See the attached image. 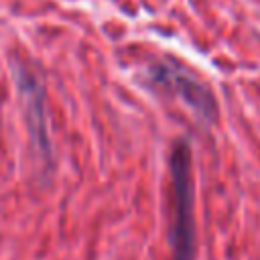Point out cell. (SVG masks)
I'll use <instances>...</instances> for the list:
<instances>
[{
	"mask_svg": "<svg viewBox=\"0 0 260 260\" xmlns=\"http://www.w3.org/2000/svg\"><path fill=\"white\" fill-rule=\"evenodd\" d=\"M150 77L156 85L181 93V98L207 122H211V118L215 116V100L211 89L199 81L195 75H191L189 71H185L179 65H169V63H158L150 69Z\"/></svg>",
	"mask_w": 260,
	"mask_h": 260,
	"instance_id": "cell-2",
	"label": "cell"
},
{
	"mask_svg": "<svg viewBox=\"0 0 260 260\" xmlns=\"http://www.w3.org/2000/svg\"><path fill=\"white\" fill-rule=\"evenodd\" d=\"M18 87L24 98V108H26V120L30 126V134L37 142V146L43 152H49V138H47V128H45V110H43V91L39 81L24 71L22 67L18 69Z\"/></svg>",
	"mask_w": 260,
	"mask_h": 260,
	"instance_id": "cell-3",
	"label": "cell"
},
{
	"mask_svg": "<svg viewBox=\"0 0 260 260\" xmlns=\"http://www.w3.org/2000/svg\"><path fill=\"white\" fill-rule=\"evenodd\" d=\"M171 230L169 242L173 260H193L195 228H193V181L191 152L185 140H179L171 152Z\"/></svg>",
	"mask_w": 260,
	"mask_h": 260,
	"instance_id": "cell-1",
	"label": "cell"
}]
</instances>
